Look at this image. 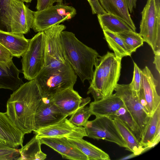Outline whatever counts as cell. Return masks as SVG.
Returning <instances> with one entry per match:
<instances>
[{
    "mask_svg": "<svg viewBox=\"0 0 160 160\" xmlns=\"http://www.w3.org/2000/svg\"><path fill=\"white\" fill-rule=\"evenodd\" d=\"M42 98L34 79L22 84L10 95L7 101L6 113L25 134L35 130V113Z\"/></svg>",
    "mask_w": 160,
    "mask_h": 160,
    "instance_id": "cell-1",
    "label": "cell"
},
{
    "mask_svg": "<svg viewBox=\"0 0 160 160\" xmlns=\"http://www.w3.org/2000/svg\"><path fill=\"white\" fill-rule=\"evenodd\" d=\"M61 40L67 61L83 83L92 79L96 60L100 56L95 49L80 41L72 32L63 31Z\"/></svg>",
    "mask_w": 160,
    "mask_h": 160,
    "instance_id": "cell-2",
    "label": "cell"
},
{
    "mask_svg": "<svg viewBox=\"0 0 160 160\" xmlns=\"http://www.w3.org/2000/svg\"><path fill=\"white\" fill-rule=\"evenodd\" d=\"M121 59L108 51L97 58L87 94L96 101L113 94L120 75Z\"/></svg>",
    "mask_w": 160,
    "mask_h": 160,
    "instance_id": "cell-3",
    "label": "cell"
},
{
    "mask_svg": "<svg viewBox=\"0 0 160 160\" xmlns=\"http://www.w3.org/2000/svg\"><path fill=\"white\" fill-rule=\"evenodd\" d=\"M77 76L68 62L59 68L43 69L35 79L42 97L48 98L67 88H73Z\"/></svg>",
    "mask_w": 160,
    "mask_h": 160,
    "instance_id": "cell-4",
    "label": "cell"
},
{
    "mask_svg": "<svg viewBox=\"0 0 160 160\" xmlns=\"http://www.w3.org/2000/svg\"><path fill=\"white\" fill-rule=\"evenodd\" d=\"M141 14L139 33L154 52L160 49V0H147Z\"/></svg>",
    "mask_w": 160,
    "mask_h": 160,
    "instance_id": "cell-5",
    "label": "cell"
},
{
    "mask_svg": "<svg viewBox=\"0 0 160 160\" xmlns=\"http://www.w3.org/2000/svg\"><path fill=\"white\" fill-rule=\"evenodd\" d=\"M45 56V39L42 31L29 40L28 49L22 56V71L25 79H35L44 67Z\"/></svg>",
    "mask_w": 160,
    "mask_h": 160,
    "instance_id": "cell-6",
    "label": "cell"
},
{
    "mask_svg": "<svg viewBox=\"0 0 160 160\" xmlns=\"http://www.w3.org/2000/svg\"><path fill=\"white\" fill-rule=\"evenodd\" d=\"M77 14L73 7L64 4L62 1L42 10L34 11L32 28L35 32L43 31L52 26L69 21Z\"/></svg>",
    "mask_w": 160,
    "mask_h": 160,
    "instance_id": "cell-7",
    "label": "cell"
},
{
    "mask_svg": "<svg viewBox=\"0 0 160 160\" xmlns=\"http://www.w3.org/2000/svg\"><path fill=\"white\" fill-rule=\"evenodd\" d=\"M66 27L61 24L52 26L44 31L45 39V64L43 68L55 69L68 62L62 46L60 34Z\"/></svg>",
    "mask_w": 160,
    "mask_h": 160,
    "instance_id": "cell-8",
    "label": "cell"
},
{
    "mask_svg": "<svg viewBox=\"0 0 160 160\" xmlns=\"http://www.w3.org/2000/svg\"><path fill=\"white\" fill-rule=\"evenodd\" d=\"M88 121L84 126L88 137L114 143L127 150V145L120 135L113 119L106 116H97Z\"/></svg>",
    "mask_w": 160,
    "mask_h": 160,
    "instance_id": "cell-9",
    "label": "cell"
},
{
    "mask_svg": "<svg viewBox=\"0 0 160 160\" xmlns=\"http://www.w3.org/2000/svg\"><path fill=\"white\" fill-rule=\"evenodd\" d=\"M115 94L123 102L124 106L138 126L142 135L151 117L141 103L138 95L129 87V84H117Z\"/></svg>",
    "mask_w": 160,
    "mask_h": 160,
    "instance_id": "cell-10",
    "label": "cell"
},
{
    "mask_svg": "<svg viewBox=\"0 0 160 160\" xmlns=\"http://www.w3.org/2000/svg\"><path fill=\"white\" fill-rule=\"evenodd\" d=\"M33 132L36 137L40 139L52 137L82 138L88 136L84 127L75 125L66 118L54 124Z\"/></svg>",
    "mask_w": 160,
    "mask_h": 160,
    "instance_id": "cell-11",
    "label": "cell"
},
{
    "mask_svg": "<svg viewBox=\"0 0 160 160\" xmlns=\"http://www.w3.org/2000/svg\"><path fill=\"white\" fill-rule=\"evenodd\" d=\"M11 4L13 15L9 32L21 34L28 33L32 28L34 11L21 1L12 0Z\"/></svg>",
    "mask_w": 160,
    "mask_h": 160,
    "instance_id": "cell-12",
    "label": "cell"
},
{
    "mask_svg": "<svg viewBox=\"0 0 160 160\" xmlns=\"http://www.w3.org/2000/svg\"><path fill=\"white\" fill-rule=\"evenodd\" d=\"M67 117L51 97H42L35 113V130L54 124Z\"/></svg>",
    "mask_w": 160,
    "mask_h": 160,
    "instance_id": "cell-13",
    "label": "cell"
},
{
    "mask_svg": "<svg viewBox=\"0 0 160 160\" xmlns=\"http://www.w3.org/2000/svg\"><path fill=\"white\" fill-rule=\"evenodd\" d=\"M41 144H44L53 149L65 159L73 160H88L87 156L65 137L42 138Z\"/></svg>",
    "mask_w": 160,
    "mask_h": 160,
    "instance_id": "cell-14",
    "label": "cell"
},
{
    "mask_svg": "<svg viewBox=\"0 0 160 160\" xmlns=\"http://www.w3.org/2000/svg\"><path fill=\"white\" fill-rule=\"evenodd\" d=\"M24 135L15 126L6 112H0V138L2 144L14 148L22 147Z\"/></svg>",
    "mask_w": 160,
    "mask_h": 160,
    "instance_id": "cell-15",
    "label": "cell"
},
{
    "mask_svg": "<svg viewBox=\"0 0 160 160\" xmlns=\"http://www.w3.org/2000/svg\"><path fill=\"white\" fill-rule=\"evenodd\" d=\"M156 80L146 66L142 70L141 90L151 117L159 106L160 97L157 89Z\"/></svg>",
    "mask_w": 160,
    "mask_h": 160,
    "instance_id": "cell-16",
    "label": "cell"
},
{
    "mask_svg": "<svg viewBox=\"0 0 160 160\" xmlns=\"http://www.w3.org/2000/svg\"><path fill=\"white\" fill-rule=\"evenodd\" d=\"M51 98L67 117L71 116L79 108L83 99L73 88H69L58 92Z\"/></svg>",
    "mask_w": 160,
    "mask_h": 160,
    "instance_id": "cell-17",
    "label": "cell"
},
{
    "mask_svg": "<svg viewBox=\"0 0 160 160\" xmlns=\"http://www.w3.org/2000/svg\"><path fill=\"white\" fill-rule=\"evenodd\" d=\"M29 40L24 34H17L0 30V45L14 57H22L28 47Z\"/></svg>",
    "mask_w": 160,
    "mask_h": 160,
    "instance_id": "cell-18",
    "label": "cell"
},
{
    "mask_svg": "<svg viewBox=\"0 0 160 160\" xmlns=\"http://www.w3.org/2000/svg\"><path fill=\"white\" fill-rule=\"evenodd\" d=\"M122 100L115 93L91 102L89 106L92 115L96 116L114 115L124 105Z\"/></svg>",
    "mask_w": 160,
    "mask_h": 160,
    "instance_id": "cell-19",
    "label": "cell"
},
{
    "mask_svg": "<svg viewBox=\"0 0 160 160\" xmlns=\"http://www.w3.org/2000/svg\"><path fill=\"white\" fill-rule=\"evenodd\" d=\"M20 72L13 60L0 62V89L13 91L18 89L23 83L19 77Z\"/></svg>",
    "mask_w": 160,
    "mask_h": 160,
    "instance_id": "cell-20",
    "label": "cell"
},
{
    "mask_svg": "<svg viewBox=\"0 0 160 160\" xmlns=\"http://www.w3.org/2000/svg\"><path fill=\"white\" fill-rule=\"evenodd\" d=\"M160 105L151 117L140 141L145 151L154 146L159 142L160 136Z\"/></svg>",
    "mask_w": 160,
    "mask_h": 160,
    "instance_id": "cell-21",
    "label": "cell"
},
{
    "mask_svg": "<svg viewBox=\"0 0 160 160\" xmlns=\"http://www.w3.org/2000/svg\"><path fill=\"white\" fill-rule=\"evenodd\" d=\"M103 9L126 22L133 31L136 29L125 0H98Z\"/></svg>",
    "mask_w": 160,
    "mask_h": 160,
    "instance_id": "cell-22",
    "label": "cell"
},
{
    "mask_svg": "<svg viewBox=\"0 0 160 160\" xmlns=\"http://www.w3.org/2000/svg\"><path fill=\"white\" fill-rule=\"evenodd\" d=\"M67 138L70 142L86 155L88 160L111 159L108 154L82 138Z\"/></svg>",
    "mask_w": 160,
    "mask_h": 160,
    "instance_id": "cell-23",
    "label": "cell"
},
{
    "mask_svg": "<svg viewBox=\"0 0 160 160\" xmlns=\"http://www.w3.org/2000/svg\"><path fill=\"white\" fill-rule=\"evenodd\" d=\"M112 119L127 145V150L132 152L136 156L145 152V149L141 145L140 142L126 125L117 118H114Z\"/></svg>",
    "mask_w": 160,
    "mask_h": 160,
    "instance_id": "cell-24",
    "label": "cell"
},
{
    "mask_svg": "<svg viewBox=\"0 0 160 160\" xmlns=\"http://www.w3.org/2000/svg\"><path fill=\"white\" fill-rule=\"evenodd\" d=\"M97 17L102 30H108L116 33L133 31L124 21L111 14L107 12L98 14Z\"/></svg>",
    "mask_w": 160,
    "mask_h": 160,
    "instance_id": "cell-25",
    "label": "cell"
},
{
    "mask_svg": "<svg viewBox=\"0 0 160 160\" xmlns=\"http://www.w3.org/2000/svg\"><path fill=\"white\" fill-rule=\"evenodd\" d=\"M40 139L35 135L24 146L18 149L20 155L19 160H44L47 155L41 149Z\"/></svg>",
    "mask_w": 160,
    "mask_h": 160,
    "instance_id": "cell-26",
    "label": "cell"
},
{
    "mask_svg": "<svg viewBox=\"0 0 160 160\" xmlns=\"http://www.w3.org/2000/svg\"><path fill=\"white\" fill-rule=\"evenodd\" d=\"M105 39L109 48L115 56L120 58L131 56L132 53L122 39L116 33L108 30H102Z\"/></svg>",
    "mask_w": 160,
    "mask_h": 160,
    "instance_id": "cell-27",
    "label": "cell"
},
{
    "mask_svg": "<svg viewBox=\"0 0 160 160\" xmlns=\"http://www.w3.org/2000/svg\"><path fill=\"white\" fill-rule=\"evenodd\" d=\"M91 101L90 97L84 98L80 107L71 116L69 121L78 127H84L92 115L89 106L86 105Z\"/></svg>",
    "mask_w": 160,
    "mask_h": 160,
    "instance_id": "cell-28",
    "label": "cell"
},
{
    "mask_svg": "<svg viewBox=\"0 0 160 160\" xmlns=\"http://www.w3.org/2000/svg\"><path fill=\"white\" fill-rule=\"evenodd\" d=\"M110 118L112 119L117 118L120 119L132 132L138 140L140 142L142 137L140 131L124 105L117 111L114 115Z\"/></svg>",
    "mask_w": 160,
    "mask_h": 160,
    "instance_id": "cell-29",
    "label": "cell"
},
{
    "mask_svg": "<svg viewBox=\"0 0 160 160\" xmlns=\"http://www.w3.org/2000/svg\"><path fill=\"white\" fill-rule=\"evenodd\" d=\"M12 0H0V30L9 32L13 11Z\"/></svg>",
    "mask_w": 160,
    "mask_h": 160,
    "instance_id": "cell-30",
    "label": "cell"
},
{
    "mask_svg": "<svg viewBox=\"0 0 160 160\" xmlns=\"http://www.w3.org/2000/svg\"><path fill=\"white\" fill-rule=\"evenodd\" d=\"M116 33L122 39L132 53L143 44L142 38L135 31H126Z\"/></svg>",
    "mask_w": 160,
    "mask_h": 160,
    "instance_id": "cell-31",
    "label": "cell"
},
{
    "mask_svg": "<svg viewBox=\"0 0 160 160\" xmlns=\"http://www.w3.org/2000/svg\"><path fill=\"white\" fill-rule=\"evenodd\" d=\"M20 157L18 149L0 143V160H19Z\"/></svg>",
    "mask_w": 160,
    "mask_h": 160,
    "instance_id": "cell-32",
    "label": "cell"
},
{
    "mask_svg": "<svg viewBox=\"0 0 160 160\" xmlns=\"http://www.w3.org/2000/svg\"><path fill=\"white\" fill-rule=\"evenodd\" d=\"M134 71L132 79L129 84L131 88L138 94L141 88L142 70L133 62Z\"/></svg>",
    "mask_w": 160,
    "mask_h": 160,
    "instance_id": "cell-33",
    "label": "cell"
},
{
    "mask_svg": "<svg viewBox=\"0 0 160 160\" xmlns=\"http://www.w3.org/2000/svg\"><path fill=\"white\" fill-rule=\"evenodd\" d=\"M91 6L93 14H102L107 13L101 6L98 0H87Z\"/></svg>",
    "mask_w": 160,
    "mask_h": 160,
    "instance_id": "cell-34",
    "label": "cell"
},
{
    "mask_svg": "<svg viewBox=\"0 0 160 160\" xmlns=\"http://www.w3.org/2000/svg\"><path fill=\"white\" fill-rule=\"evenodd\" d=\"M62 1V0H37L36 8L37 11H41L53 5L55 2Z\"/></svg>",
    "mask_w": 160,
    "mask_h": 160,
    "instance_id": "cell-35",
    "label": "cell"
},
{
    "mask_svg": "<svg viewBox=\"0 0 160 160\" xmlns=\"http://www.w3.org/2000/svg\"><path fill=\"white\" fill-rule=\"evenodd\" d=\"M13 57L8 51L0 45V62H6L12 61Z\"/></svg>",
    "mask_w": 160,
    "mask_h": 160,
    "instance_id": "cell-36",
    "label": "cell"
},
{
    "mask_svg": "<svg viewBox=\"0 0 160 160\" xmlns=\"http://www.w3.org/2000/svg\"><path fill=\"white\" fill-rule=\"evenodd\" d=\"M155 56L153 63L155 65V68L159 73H160V49L154 52Z\"/></svg>",
    "mask_w": 160,
    "mask_h": 160,
    "instance_id": "cell-37",
    "label": "cell"
},
{
    "mask_svg": "<svg viewBox=\"0 0 160 160\" xmlns=\"http://www.w3.org/2000/svg\"><path fill=\"white\" fill-rule=\"evenodd\" d=\"M128 7L129 11L130 13H132L134 8L136 6L137 0H125Z\"/></svg>",
    "mask_w": 160,
    "mask_h": 160,
    "instance_id": "cell-38",
    "label": "cell"
},
{
    "mask_svg": "<svg viewBox=\"0 0 160 160\" xmlns=\"http://www.w3.org/2000/svg\"><path fill=\"white\" fill-rule=\"evenodd\" d=\"M136 156L134 153H132V154L126 157H125L123 158H122L121 159H120L121 160H124V159H127L129 158H133Z\"/></svg>",
    "mask_w": 160,
    "mask_h": 160,
    "instance_id": "cell-39",
    "label": "cell"
},
{
    "mask_svg": "<svg viewBox=\"0 0 160 160\" xmlns=\"http://www.w3.org/2000/svg\"><path fill=\"white\" fill-rule=\"evenodd\" d=\"M21 1H22L23 2H25L26 3H29L31 2L32 0H18Z\"/></svg>",
    "mask_w": 160,
    "mask_h": 160,
    "instance_id": "cell-40",
    "label": "cell"
},
{
    "mask_svg": "<svg viewBox=\"0 0 160 160\" xmlns=\"http://www.w3.org/2000/svg\"><path fill=\"white\" fill-rule=\"evenodd\" d=\"M1 142H2V141H1V138H0V143H1Z\"/></svg>",
    "mask_w": 160,
    "mask_h": 160,
    "instance_id": "cell-41",
    "label": "cell"
}]
</instances>
